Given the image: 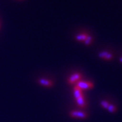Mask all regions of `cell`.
<instances>
[{"mask_svg":"<svg viewBox=\"0 0 122 122\" xmlns=\"http://www.w3.org/2000/svg\"><path fill=\"white\" fill-rule=\"evenodd\" d=\"M39 83L40 85L41 86H44L46 87H51L53 85V83L52 81L50 80H48L44 78H41L39 80Z\"/></svg>","mask_w":122,"mask_h":122,"instance_id":"cell-4","label":"cell"},{"mask_svg":"<svg viewBox=\"0 0 122 122\" xmlns=\"http://www.w3.org/2000/svg\"><path fill=\"white\" fill-rule=\"evenodd\" d=\"M109 105H110V103H109V102L106 101V100H102V101L100 102V105H101L103 108H105V109H107V108L109 107Z\"/></svg>","mask_w":122,"mask_h":122,"instance_id":"cell-11","label":"cell"},{"mask_svg":"<svg viewBox=\"0 0 122 122\" xmlns=\"http://www.w3.org/2000/svg\"><path fill=\"white\" fill-rule=\"evenodd\" d=\"M76 102H77V104L79 107H82V108L85 107L86 106V102L85 101V99H84V97L83 96L81 97V98H79L77 99H76Z\"/></svg>","mask_w":122,"mask_h":122,"instance_id":"cell-7","label":"cell"},{"mask_svg":"<svg viewBox=\"0 0 122 122\" xmlns=\"http://www.w3.org/2000/svg\"><path fill=\"white\" fill-rule=\"evenodd\" d=\"M92 39H92V37L90 35H87L86 39V40L84 41V43H85V44H86V45L88 46V45H90V44L92 43Z\"/></svg>","mask_w":122,"mask_h":122,"instance_id":"cell-10","label":"cell"},{"mask_svg":"<svg viewBox=\"0 0 122 122\" xmlns=\"http://www.w3.org/2000/svg\"><path fill=\"white\" fill-rule=\"evenodd\" d=\"M76 87L79 88L81 90H90L94 87V85L90 81H79L77 83Z\"/></svg>","mask_w":122,"mask_h":122,"instance_id":"cell-1","label":"cell"},{"mask_svg":"<svg viewBox=\"0 0 122 122\" xmlns=\"http://www.w3.org/2000/svg\"><path fill=\"white\" fill-rule=\"evenodd\" d=\"M98 56L101 58H104L106 60H111L113 58V55L111 53L107 52H101L98 54Z\"/></svg>","mask_w":122,"mask_h":122,"instance_id":"cell-5","label":"cell"},{"mask_svg":"<svg viewBox=\"0 0 122 122\" xmlns=\"http://www.w3.org/2000/svg\"><path fill=\"white\" fill-rule=\"evenodd\" d=\"M108 109V111H109V112L110 113H115V111H116V107H115V106L113 105H111V104H110L109 106V107L107 108Z\"/></svg>","mask_w":122,"mask_h":122,"instance_id":"cell-9","label":"cell"},{"mask_svg":"<svg viewBox=\"0 0 122 122\" xmlns=\"http://www.w3.org/2000/svg\"><path fill=\"white\" fill-rule=\"evenodd\" d=\"M87 35L86 33H81V34H78L75 37V39H77L79 41H84L86 37H87Z\"/></svg>","mask_w":122,"mask_h":122,"instance_id":"cell-8","label":"cell"},{"mask_svg":"<svg viewBox=\"0 0 122 122\" xmlns=\"http://www.w3.org/2000/svg\"><path fill=\"white\" fill-rule=\"evenodd\" d=\"M119 61H120V62H122V57H121V58H119Z\"/></svg>","mask_w":122,"mask_h":122,"instance_id":"cell-12","label":"cell"},{"mask_svg":"<svg viewBox=\"0 0 122 122\" xmlns=\"http://www.w3.org/2000/svg\"><path fill=\"white\" fill-rule=\"evenodd\" d=\"M73 94H74V96L75 98V100L79 98H81L83 96V93H82V90H81L79 88L75 86L74 90H73Z\"/></svg>","mask_w":122,"mask_h":122,"instance_id":"cell-6","label":"cell"},{"mask_svg":"<svg viewBox=\"0 0 122 122\" xmlns=\"http://www.w3.org/2000/svg\"><path fill=\"white\" fill-rule=\"evenodd\" d=\"M70 115L72 117L79 118V119H86L87 117V115L85 112L79 111H73L70 113Z\"/></svg>","mask_w":122,"mask_h":122,"instance_id":"cell-2","label":"cell"},{"mask_svg":"<svg viewBox=\"0 0 122 122\" xmlns=\"http://www.w3.org/2000/svg\"><path fill=\"white\" fill-rule=\"evenodd\" d=\"M81 78V75L79 73H75L73 75H71L68 79V82L70 84H73L78 81Z\"/></svg>","mask_w":122,"mask_h":122,"instance_id":"cell-3","label":"cell"}]
</instances>
